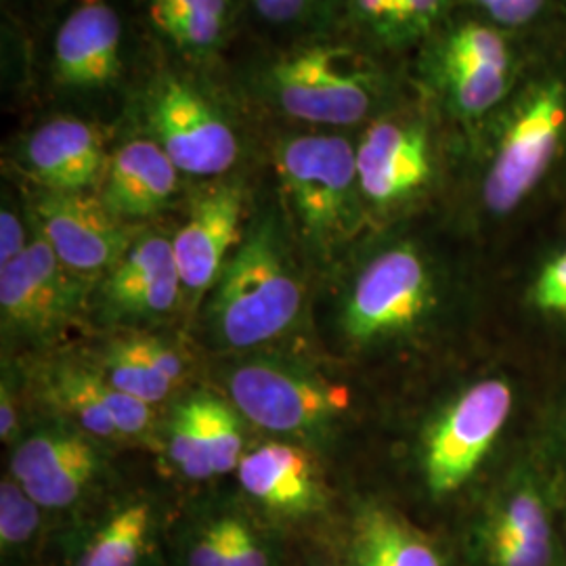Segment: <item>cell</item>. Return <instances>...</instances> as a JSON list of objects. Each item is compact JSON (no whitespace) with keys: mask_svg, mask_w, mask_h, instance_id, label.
<instances>
[{"mask_svg":"<svg viewBox=\"0 0 566 566\" xmlns=\"http://www.w3.org/2000/svg\"><path fill=\"white\" fill-rule=\"evenodd\" d=\"M227 72L266 130L357 133L411 88L405 65L376 55L338 25L285 39L242 36Z\"/></svg>","mask_w":566,"mask_h":566,"instance_id":"6da1fadb","label":"cell"},{"mask_svg":"<svg viewBox=\"0 0 566 566\" xmlns=\"http://www.w3.org/2000/svg\"><path fill=\"white\" fill-rule=\"evenodd\" d=\"M455 179L479 227L512 223L566 179V30L535 42L512 95L462 135Z\"/></svg>","mask_w":566,"mask_h":566,"instance_id":"7a4b0ae2","label":"cell"},{"mask_svg":"<svg viewBox=\"0 0 566 566\" xmlns=\"http://www.w3.org/2000/svg\"><path fill=\"white\" fill-rule=\"evenodd\" d=\"M23 32V88L39 109L118 126L151 55L128 0H44Z\"/></svg>","mask_w":566,"mask_h":566,"instance_id":"3957f363","label":"cell"},{"mask_svg":"<svg viewBox=\"0 0 566 566\" xmlns=\"http://www.w3.org/2000/svg\"><path fill=\"white\" fill-rule=\"evenodd\" d=\"M122 120L163 147L189 181H214L243 172L264 156L266 126L259 120L221 65L151 55Z\"/></svg>","mask_w":566,"mask_h":566,"instance_id":"277c9868","label":"cell"},{"mask_svg":"<svg viewBox=\"0 0 566 566\" xmlns=\"http://www.w3.org/2000/svg\"><path fill=\"white\" fill-rule=\"evenodd\" d=\"M264 160L273 170L283 223L298 250L334 264L374 233L355 160V133L269 128Z\"/></svg>","mask_w":566,"mask_h":566,"instance_id":"5b68a950","label":"cell"},{"mask_svg":"<svg viewBox=\"0 0 566 566\" xmlns=\"http://www.w3.org/2000/svg\"><path fill=\"white\" fill-rule=\"evenodd\" d=\"M462 133L411 88L355 133V160L374 231L401 223L455 179Z\"/></svg>","mask_w":566,"mask_h":566,"instance_id":"8992f818","label":"cell"},{"mask_svg":"<svg viewBox=\"0 0 566 566\" xmlns=\"http://www.w3.org/2000/svg\"><path fill=\"white\" fill-rule=\"evenodd\" d=\"M535 42L458 9L409 61L407 74L468 135L518 86Z\"/></svg>","mask_w":566,"mask_h":566,"instance_id":"52a82bcc","label":"cell"},{"mask_svg":"<svg viewBox=\"0 0 566 566\" xmlns=\"http://www.w3.org/2000/svg\"><path fill=\"white\" fill-rule=\"evenodd\" d=\"M296 250L280 206L256 208L212 287L208 317L221 344L252 348L296 324L303 308Z\"/></svg>","mask_w":566,"mask_h":566,"instance_id":"ba28073f","label":"cell"},{"mask_svg":"<svg viewBox=\"0 0 566 566\" xmlns=\"http://www.w3.org/2000/svg\"><path fill=\"white\" fill-rule=\"evenodd\" d=\"M437 298V266L413 235L374 243L348 290L344 334L357 344L378 343L411 329Z\"/></svg>","mask_w":566,"mask_h":566,"instance_id":"9c48e42d","label":"cell"},{"mask_svg":"<svg viewBox=\"0 0 566 566\" xmlns=\"http://www.w3.org/2000/svg\"><path fill=\"white\" fill-rule=\"evenodd\" d=\"M118 126L61 109H39L9 145L28 187L99 191Z\"/></svg>","mask_w":566,"mask_h":566,"instance_id":"30bf717a","label":"cell"},{"mask_svg":"<svg viewBox=\"0 0 566 566\" xmlns=\"http://www.w3.org/2000/svg\"><path fill=\"white\" fill-rule=\"evenodd\" d=\"M231 401L252 424L287 437H324L343 409V390L285 361H245L229 371Z\"/></svg>","mask_w":566,"mask_h":566,"instance_id":"8fae6325","label":"cell"},{"mask_svg":"<svg viewBox=\"0 0 566 566\" xmlns=\"http://www.w3.org/2000/svg\"><path fill=\"white\" fill-rule=\"evenodd\" d=\"M245 172L200 182L185 203V219L172 233L182 292L200 298L219 280L242 243L256 208Z\"/></svg>","mask_w":566,"mask_h":566,"instance_id":"7c38bea8","label":"cell"},{"mask_svg":"<svg viewBox=\"0 0 566 566\" xmlns=\"http://www.w3.org/2000/svg\"><path fill=\"white\" fill-rule=\"evenodd\" d=\"M23 193L36 231L61 263L86 282L112 271L145 227L112 214L97 191L25 187Z\"/></svg>","mask_w":566,"mask_h":566,"instance_id":"4fadbf2b","label":"cell"},{"mask_svg":"<svg viewBox=\"0 0 566 566\" xmlns=\"http://www.w3.org/2000/svg\"><path fill=\"white\" fill-rule=\"evenodd\" d=\"M512 411V386L489 378L470 386L430 428L424 474L434 495L458 491L485 460Z\"/></svg>","mask_w":566,"mask_h":566,"instance_id":"5bb4252c","label":"cell"},{"mask_svg":"<svg viewBox=\"0 0 566 566\" xmlns=\"http://www.w3.org/2000/svg\"><path fill=\"white\" fill-rule=\"evenodd\" d=\"M86 283L61 263L34 227V240L25 252L0 266L4 329L25 338H46L60 332L76 317Z\"/></svg>","mask_w":566,"mask_h":566,"instance_id":"9a60e30c","label":"cell"},{"mask_svg":"<svg viewBox=\"0 0 566 566\" xmlns=\"http://www.w3.org/2000/svg\"><path fill=\"white\" fill-rule=\"evenodd\" d=\"M185 181L189 179L158 143L122 120L97 193L112 214L143 227L179 200Z\"/></svg>","mask_w":566,"mask_h":566,"instance_id":"2e32d148","label":"cell"},{"mask_svg":"<svg viewBox=\"0 0 566 566\" xmlns=\"http://www.w3.org/2000/svg\"><path fill=\"white\" fill-rule=\"evenodd\" d=\"M128 2L149 44L172 57L221 65L242 41V0Z\"/></svg>","mask_w":566,"mask_h":566,"instance_id":"e0dca14e","label":"cell"},{"mask_svg":"<svg viewBox=\"0 0 566 566\" xmlns=\"http://www.w3.org/2000/svg\"><path fill=\"white\" fill-rule=\"evenodd\" d=\"M86 432L44 428L15 447L11 476L42 510L74 506L102 470V451Z\"/></svg>","mask_w":566,"mask_h":566,"instance_id":"ac0fdd59","label":"cell"},{"mask_svg":"<svg viewBox=\"0 0 566 566\" xmlns=\"http://www.w3.org/2000/svg\"><path fill=\"white\" fill-rule=\"evenodd\" d=\"M172 235L145 224L112 271L102 277L103 313L112 319H156L181 298Z\"/></svg>","mask_w":566,"mask_h":566,"instance_id":"d6986e66","label":"cell"},{"mask_svg":"<svg viewBox=\"0 0 566 566\" xmlns=\"http://www.w3.org/2000/svg\"><path fill=\"white\" fill-rule=\"evenodd\" d=\"M42 388L46 401L91 437L120 441L151 430V405L107 385L95 367L57 365L46 374Z\"/></svg>","mask_w":566,"mask_h":566,"instance_id":"ffe728a7","label":"cell"},{"mask_svg":"<svg viewBox=\"0 0 566 566\" xmlns=\"http://www.w3.org/2000/svg\"><path fill=\"white\" fill-rule=\"evenodd\" d=\"M481 544L486 566H554L552 514L531 476H516L502 489L489 507Z\"/></svg>","mask_w":566,"mask_h":566,"instance_id":"44dd1931","label":"cell"},{"mask_svg":"<svg viewBox=\"0 0 566 566\" xmlns=\"http://www.w3.org/2000/svg\"><path fill=\"white\" fill-rule=\"evenodd\" d=\"M458 0H340L336 25L386 61L409 65Z\"/></svg>","mask_w":566,"mask_h":566,"instance_id":"7402d4cb","label":"cell"},{"mask_svg":"<svg viewBox=\"0 0 566 566\" xmlns=\"http://www.w3.org/2000/svg\"><path fill=\"white\" fill-rule=\"evenodd\" d=\"M243 491L282 518H304L325 504L322 476L313 458L290 443H266L245 453L238 465Z\"/></svg>","mask_w":566,"mask_h":566,"instance_id":"603a6c76","label":"cell"},{"mask_svg":"<svg viewBox=\"0 0 566 566\" xmlns=\"http://www.w3.org/2000/svg\"><path fill=\"white\" fill-rule=\"evenodd\" d=\"M353 566H446L443 556L420 528L395 510L365 506L350 533Z\"/></svg>","mask_w":566,"mask_h":566,"instance_id":"cb8c5ba5","label":"cell"},{"mask_svg":"<svg viewBox=\"0 0 566 566\" xmlns=\"http://www.w3.org/2000/svg\"><path fill=\"white\" fill-rule=\"evenodd\" d=\"M185 566H275L261 528L240 514H217L193 526L182 549Z\"/></svg>","mask_w":566,"mask_h":566,"instance_id":"d4e9b609","label":"cell"},{"mask_svg":"<svg viewBox=\"0 0 566 566\" xmlns=\"http://www.w3.org/2000/svg\"><path fill=\"white\" fill-rule=\"evenodd\" d=\"M154 514L147 502L112 512L82 547L76 566H139L151 539Z\"/></svg>","mask_w":566,"mask_h":566,"instance_id":"484cf974","label":"cell"},{"mask_svg":"<svg viewBox=\"0 0 566 566\" xmlns=\"http://www.w3.org/2000/svg\"><path fill=\"white\" fill-rule=\"evenodd\" d=\"M340 0H242L243 36L285 39L336 25Z\"/></svg>","mask_w":566,"mask_h":566,"instance_id":"4316f807","label":"cell"},{"mask_svg":"<svg viewBox=\"0 0 566 566\" xmlns=\"http://www.w3.org/2000/svg\"><path fill=\"white\" fill-rule=\"evenodd\" d=\"M458 9L525 41L566 30V0H458Z\"/></svg>","mask_w":566,"mask_h":566,"instance_id":"83f0119b","label":"cell"},{"mask_svg":"<svg viewBox=\"0 0 566 566\" xmlns=\"http://www.w3.org/2000/svg\"><path fill=\"white\" fill-rule=\"evenodd\" d=\"M95 369L107 385L147 405L160 403L175 388L139 353H135L128 340L107 346Z\"/></svg>","mask_w":566,"mask_h":566,"instance_id":"f1b7e54d","label":"cell"},{"mask_svg":"<svg viewBox=\"0 0 566 566\" xmlns=\"http://www.w3.org/2000/svg\"><path fill=\"white\" fill-rule=\"evenodd\" d=\"M168 458L191 481L214 476L210 451L203 434L198 395L185 399L172 413L168 424Z\"/></svg>","mask_w":566,"mask_h":566,"instance_id":"f546056e","label":"cell"},{"mask_svg":"<svg viewBox=\"0 0 566 566\" xmlns=\"http://www.w3.org/2000/svg\"><path fill=\"white\" fill-rule=\"evenodd\" d=\"M203 434L214 476L238 470L243 455V434L235 411L212 395H198Z\"/></svg>","mask_w":566,"mask_h":566,"instance_id":"4dcf8cb0","label":"cell"},{"mask_svg":"<svg viewBox=\"0 0 566 566\" xmlns=\"http://www.w3.org/2000/svg\"><path fill=\"white\" fill-rule=\"evenodd\" d=\"M42 507L21 489L13 476L0 483V546L13 552L30 544L41 526Z\"/></svg>","mask_w":566,"mask_h":566,"instance_id":"1f68e13d","label":"cell"},{"mask_svg":"<svg viewBox=\"0 0 566 566\" xmlns=\"http://www.w3.org/2000/svg\"><path fill=\"white\" fill-rule=\"evenodd\" d=\"M34 240V223L25 193L15 198L13 193L2 196L0 208V266L15 261Z\"/></svg>","mask_w":566,"mask_h":566,"instance_id":"d6a6232c","label":"cell"},{"mask_svg":"<svg viewBox=\"0 0 566 566\" xmlns=\"http://www.w3.org/2000/svg\"><path fill=\"white\" fill-rule=\"evenodd\" d=\"M531 301L542 311L566 315V242L539 266L531 287Z\"/></svg>","mask_w":566,"mask_h":566,"instance_id":"836d02e7","label":"cell"},{"mask_svg":"<svg viewBox=\"0 0 566 566\" xmlns=\"http://www.w3.org/2000/svg\"><path fill=\"white\" fill-rule=\"evenodd\" d=\"M128 344L139 353L147 364L151 365L164 380L170 385L177 386L185 378V365H182L181 355L170 348L168 344L160 343L156 338H126Z\"/></svg>","mask_w":566,"mask_h":566,"instance_id":"e575fe53","label":"cell"},{"mask_svg":"<svg viewBox=\"0 0 566 566\" xmlns=\"http://www.w3.org/2000/svg\"><path fill=\"white\" fill-rule=\"evenodd\" d=\"M18 401L13 386L2 382L0 392V437L2 441H13L18 432Z\"/></svg>","mask_w":566,"mask_h":566,"instance_id":"d590c367","label":"cell"},{"mask_svg":"<svg viewBox=\"0 0 566 566\" xmlns=\"http://www.w3.org/2000/svg\"><path fill=\"white\" fill-rule=\"evenodd\" d=\"M4 2H7V0H4ZM21 2H23V4H28V7H30V9H32V11H34V9H36V7H39V4H42V2H44V0H21Z\"/></svg>","mask_w":566,"mask_h":566,"instance_id":"8d00e7d4","label":"cell"}]
</instances>
